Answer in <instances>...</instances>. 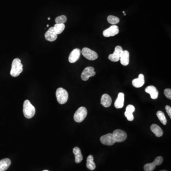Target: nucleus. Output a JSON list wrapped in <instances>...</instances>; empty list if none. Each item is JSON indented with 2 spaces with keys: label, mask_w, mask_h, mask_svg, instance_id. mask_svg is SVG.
<instances>
[{
  "label": "nucleus",
  "mask_w": 171,
  "mask_h": 171,
  "mask_svg": "<svg viewBox=\"0 0 171 171\" xmlns=\"http://www.w3.org/2000/svg\"><path fill=\"white\" fill-rule=\"evenodd\" d=\"M107 21L112 25H115L118 24L120 21V20L118 17L116 16H113V15H110L107 17Z\"/></svg>",
  "instance_id": "a878e982"
},
{
  "label": "nucleus",
  "mask_w": 171,
  "mask_h": 171,
  "mask_svg": "<svg viewBox=\"0 0 171 171\" xmlns=\"http://www.w3.org/2000/svg\"><path fill=\"white\" fill-rule=\"evenodd\" d=\"M166 111V112H167V114H168V116L170 117V118H171V108L170 106L167 105L165 107Z\"/></svg>",
  "instance_id": "c85d7f7f"
},
{
  "label": "nucleus",
  "mask_w": 171,
  "mask_h": 171,
  "mask_svg": "<svg viewBox=\"0 0 171 171\" xmlns=\"http://www.w3.org/2000/svg\"><path fill=\"white\" fill-rule=\"evenodd\" d=\"M87 167L90 170H94L96 168V164L94 162V157L92 155H89L87 160Z\"/></svg>",
  "instance_id": "5701e85b"
},
{
  "label": "nucleus",
  "mask_w": 171,
  "mask_h": 171,
  "mask_svg": "<svg viewBox=\"0 0 171 171\" xmlns=\"http://www.w3.org/2000/svg\"><path fill=\"white\" fill-rule=\"evenodd\" d=\"M48 171V170H44V171Z\"/></svg>",
  "instance_id": "473e14b6"
},
{
  "label": "nucleus",
  "mask_w": 171,
  "mask_h": 171,
  "mask_svg": "<svg viewBox=\"0 0 171 171\" xmlns=\"http://www.w3.org/2000/svg\"><path fill=\"white\" fill-rule=\"evenodd\" d=\"M56 96L58 103L60 104H64L68 100V93L62 87L58 88L56 92Z\"/></svg>",
  "instance_id": "7ed1b4c3"
},
{
  "label": "nucleus",
  "mask_w": 171,
  "mask_h": 171,
  "mask_svg": "<svg viewBox=\"0 0 171 171\" xmlns=\"http://www.w3.org/2000/svg\"><path fill=\"white\" fill-rule=\"evenodd\" d=\"M11 164L9 159L5 158L0 160V171H5L8 169Z\"/></svg>",
  "instance_id": "aec40b11"
},
{
  "label": "nucleus",
  "mask_w": 171,
  "mask_h": 171,
  "mask_svg": "<svg viewBox=\"0 0 171 171\" xmlns=\"http://www.w3.org/2000/svg\"><path fill=\"white\" fill-rule=\"evenodd\" d=\"M163 158L161 156L156 157L153 163L147 164L144 166V170L145 171H153L155 169L156 165H159L163 163Z\"/></svg>",
  "instance_id": "423d86ee"
},
{
  "label": "nucleus",
  "mask_w": 171,
  "mask_h": 171,
  "mask_svg": "<svg viewBox=\"0 0 171 171\" xmlns=\"http://www.w3.org/2000/svg\"><path fill=\"white\" fill-rule=\"evenodd\" d=\"M81 50L79 49H75L71 51L69 57V61L71 63L76 62L79 60L80 56Z\"/></svg>",
  "instance_id": "ddd939ff"
},
{
  "label": "nucleus",
  "mask_w": 171,
  "mask_h": 171,
  "mask_svg": "<svg viewBox=\"0 0 171 171\" xmlns=\"http://www.w3.org/2000/svg\"><path fill=\"white\" fill-rule=\"evenodd\" d=\"M100 141L103 145L106 146H112L116 142L113 134L111 133H109L101 136L100 137Z\"/></svg>",
  "instance_id": "1a4fd4ad"
},
{
  "label": "nucleus",
  "mask_w": 171,
  "mask_h": 171,
  "mask_svg": "<svg viewBox=\"0 0 171 171\" xmlns=\"http://www.w3.org/2000/svg\"><path fill=\"white\" fill-rule=\"evenodd\" d=\"M49 24L47 25V27H49Z\"/></svg>",
  "instance_id": "2f4dec72"
},
{
  "label": "nucleus",
  "mask_w": 171,
  "mask_h": 171,
  "mask_svg": "<svg viewBox=\"0 0 171 171\" xmlns=\"http://www.w3.org/2000/svg\"><path fill=\"white\" fill-rule=\"evenodd\" d=\"M73 152L75 156L76 163H78V164L80 163L83 160V156H82L80 149L78 147H75L73 148Z\"/></svg>",
  "instance_id": "4be33fe9"
},
{
  "label": "nucleus",
  "mask_w": 171,
  "mask_h": 171,
  "mask_svg": "<svg viewBox=\"0 0 171 171\" xmlns=\"http://www.w3.org/2000/svg\"><path fill=\"white\" fill-rule=\"evenodd\" d=\"M112 99L110 95L105 94L102 95L101 99V104L105 107H110L111 105Z\"/></svg>",
  "instance_id": "6ab92c4d"
},
{
  "label": "nucleus",
  "mask_w": 171,
  "mask_h": 171,
  "mask_svg": "<svg viewBox=\"0 0 171 171\" xmlns=\"http://www.w3.org/2000/svg\"><path fill=\"white\" fill-rule=\"evenodd\" d=\"M123 13H125V12H124L123 11Z\"/></svg>",
  "instance_id": "f704fd0d"
},
{
  "label": "nucleus",
  "mask_w": 171,
  "mask_h": 171,
  "mask_svg": "<svg viewBox=\"0 0 171 171\" xmlns=\"http://www.w3.org/2000/svg\"><path fill=\"white\" fill-rule=\"evenodd\" d=\"M164 94L165 96L168 99H171V89L170 88H166L164 91Z\"/></svg>",
  "instance_id": "cd10ccee"
},
{
  "label": "nucleus",
  "mask_w": 171,
  "mask_h": 171,
  "mask_svg": "<svg viewBox=\"0 0 171 171\" xmlns=\"http://www.w3.org/2000/svg\"><path fill=\"white\" fill-rule=\"evenodd\" d=\"M166 171V170H161V171Z\"/></svg>",
  "instance_id": "7c9ffc66"
},
{
  "label": "nucleus",
  "mask_w": 171,
  "mask_h": 171,
  "mask_svg": "<svg viewBox=\"0 0 171 171\" xmlns=\"http://www.w3.org/2000/svg\"><path fill=\"white\" fill-rule=\"evenodd\" d=\"M145 84V77L142 74H140L138 76L137 79H135L132 81L133 86L136 88L141 87Z\"/></svg>",
  "instance_id": "2eb2a0df"
},
{
  "label": "nucleus",
  "mask_w": 171,
  "mask_h": 171,
  "mask_svg": "<svg viewBox=\"0 0 171 171\" xmlns=\"http://www.w3.org/2000/svg\"><path fill=\"white\" fill-rule=\"evenodd\" d=\"M116 142H122L127 138V134L121 129H117L112 133Z\"/></svg>",
  "instance_id": "0eeeda50"
},
{
  "label": "nucleus",
  "mask_w": 171,
  "mask_h": 171,
  "mask_svg": "<svg viewBox=\"0 0 171 171\" xmlns=\"http://www.w3.org/2000/svg\"><path fill=\"white\" fill-rule=\"evenodd\" d=\"M120 62L123 66H127L129 62V53L128 50H123L120 58Z\"/></svg>",
  "instance_id": "a211bd4d"
},
{
  "label": "nucleus",
  "mask_w": 171,
  "mask_h": 171,
  "mask_svg": "<svg viewBox=\"0 0 171 171\" xmlns=\"http://www.w3.org/2000/svg\"><path fill=\"white\" fill-rule=\"evenodd\" d=\"M123 51V50L121 46H116L114 53L109 56L108 58L109 60L113 62L118 61L120 60V58L122 54Z\"/></svg>",
  "instance_id": "6e6552de"
},
{
  "label": "nucleus",
  "mask_w": 171,
  "mask_h": 171,
  "mask_svg": "<svg viewBox=\"0 0 171 171\" xmlns=\"http://www.w3.org/2000/svg\"><path fill=\"white\" fill-rule=\"evenodd\" d=\"M96 73L94 68L92 67H87L83 70L81 75V78L83 80L87 81L90 77L94 76Z\"/></svg>",
  "instance_id": "9d476101"
},
{
  "label": "nucleus",
  "mask_w": 171,
  "mask_h": 171,
  "mask_svg": "<svg viewBox=\"0 0 171 171\" xmlns=\"http://www.w3.org/2000/svg\"><path fill=\"white\" fill-rule=\"evenodd\" d=\"M53 28L56 33L58 35L61 34L63 32L65 29V25L64 24H56Z\"/></svg>",
  "instance_id": "b1692460"
},
{
  "label": "nucleus",
  "mask_w": 171,
  "mask_h": 171,
  "mask_svg": "<svg viewBox=\"0 0 171 171\" xmlns=\"http://www.w3.org/2000/svg\"><path fill=\"white\" fill-rule=\"evenodd\" d=\"M67 18L65 15H61L57 17L55 19L56 24H64L67 21Z\"/></svg>",
  "instance_id": "bb28decb"
},
{
  "label": "nucleus",
  "mask_w": 171,
  "mask_h": 171,
  "mask_svg": "<svg viewBox=\"0 0 171 171\" xmlns=\"http://www.w3.org/2000/svg\"><path fill=\"white\" fill-rule=\"evenodd\" d=\"M151 131L154 133L155 136L158 137H161L163 135V130L161 128L156 124H153L151 126Z\"/></svg>",
  "instance_id": "412c9836"
},
{
  "label": "nucleus",
  "mask_w": 171,
  "mask_h": 171,
  "mask_svg": "<svg viewBox=\"0 0 171 171\" xmlns=\"http://www.w3.org/2000/svg\"><path fill=\"white\" fill-rule=\"evenodd\" d=\"M156 116L158 118L159 120L164 125H166L167 124V120L166 118L165 114L162 111H158L156 113Z\"/></svg>",
  "instance_id": "393cba45"
},
{
  "label": "nucleus",
  "mask_w": 171,
  "mask_h": 171,
  "mask_svg": "<svg viewBox=\"0 0 171 171\" xmlns=\"http://www.w3.org/2000/svg\"><path fill=\"white\" fill-rule=\"evenodd\" d=\"M135 110V107L132 105H129L127 106L126 111L125 112V116L128 121H132L134 120V117L133 113Z\"/></svg>",
  "instance_id": "dca6fc26"
},
{
  "label": "nucleus",
  "mask_w": 171,
  "mask_h": 171,
  "mask_svg": "<svg viewBox=\"0 0 171 171\" xmlns=\"http://www.w3.org/2000/svg\"><path fill=\"white\" fill-rule=\"evenodd\" d=\"M24 116L26 118H32L34 117L36 112L35 108L29 100H25L24 103V109H23Z\"/></svg>",
  "instance_id": "f03ea898"
},
{
  "label": "nucleus",
  "mask_w": 171,
  "mask_h": 171,
  "mask_svg": "<svg viewBox=\"0 0 171 171\" xmlns=\"http://www.w3.org/2000/svg\"><path fill=\"white\" fill-rule=\"evenodd\" d=\"M23 70V65L21 63V61L19 58H15L12 64L10 74L13 77L18 76L22 72Z\"/></svg>",
  "instance_id": "f257e3e1"
},
{
  "label": "nucleus",
  "mask_w": 171,
  "mask_h": 171,
  "mask_svg": "<svg viewBox=\"0 0 171 171\" xmlns=\"http://www.w3.org/2000/svg\"><path fill=\"white\" fill-rule=\"evenodd\" d=\"M119 33V28L115 25H112L110 28L104 30L103 32V36L105 37L114 36Z\"/></svg>",
  "instance_id": "9b49d317"
},
{
  "label": "nucleus",
  "mask_w": 171,
  "mask_h": 171,
  "mask_svg": "<svg viewBox=\"0 0 171 171\" xmlns=\"http://www.w3.org/2000/svg\"><path fill=\"white\" fill-rule=\"evenodd\" d=\"M83 56L89 61H94L96 60L98 58V55L97 52L91 49L87 48H84L81 51Z\"/></svg>",
  "instance_id": "39448f33"
},
{
  "label": "nucleus",
  "mask_w": 171,
  "mask_h": 171,
  "mask_svg": "<svg viewBox=\"0 0 171 171\" xmlns=\"http://www.w3.org/2000/svg\"><path fill=\"white\" fill-rule=\"evenodd\" d=\"M124 15H125H125H126V14H125V13Z\"/></svg>",
  "instance_id": "72a5a7b5"
},
{
  "label": "nucleus",
  "mask_w": 171,
  "mask_h": 171,
  "mask_svg": "<svg viewBox=\"0 0 171 171\" xmlns=\"http://www.w3.org/2000/svg\"><path fill=\"white\" fill-rule=\"evenodd\" d=\"M125 95L123 93H119L117 100L115 102V106L116 109L122 108L124 104Z\"/></svg>",
  "instance_id": "f3484780"
},
{
  "label": "nucleus",
  "mask_w": 171,
  "mask_h": 171,
  "mask_svg": "<svg viewBox=\"0 0 171 171\" xmlns=\"http://www.w3.org/2000/svg\"><path fill=\"white\" fill-rule=\"evenodd\" d=\"M50 17H49V18H48V20H50Z\"/></svg>",
  "instance_id": "c756f323"
},
{
  "label": "nucleus",
  "mask_w": 171,
  "mask_h": 171,
  "mask_svg": "<svg viewBox=\"0 0 171 171\" xmlns=\"http://www.w3.org/2000/svg\"><path fill=\"white\" fill-rule=\"evenodd\" d=\"M57 37L58 35L56 33L53 27H50L45 34V38L49 42H54Z\"/></svg>",
  "instance_id": "f8f14e48"
},
{
  "label": "nucleus",
  "mask_w": 171,
  "mask_h": 171,
  "mask_svg": "<svg viewBox=\"0 0 171 171\" xmlns=\"http://www.w3.org/2000/svg\"><path fill=\"white\" fill-rule=\"evenodd\" d=\"M87 111L85 107L81 106L76 111L74 115V119L76 122H82L87 116Z\"/></svg>",
  "instance_id": "20e7f679"
},
{
  "label": "nucleus",
  "mask_w": 171,
  "mask_h": 171,
  "mask_svg": "<svg viewBox=\"0 0 171 171\" xmlns=\"http://www.w3.org/2000/svg\"><path fill=\"white\" fill-rule=\"evenodd\" d=\"M145 91L150 94L151 99H156L158 97V91L156 87L153 86H149L146 87Z\"/></svg>",
  "instance_id": "4468645a"
}]
</instances>
